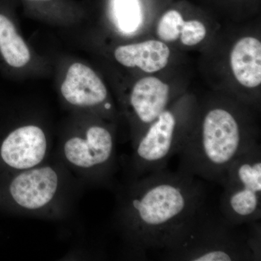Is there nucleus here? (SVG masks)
<instances>
[{"label": "nucleus", "instance_id": "obj_1", "mask_svg": "<svg viewBox=\"0 0 261 261\" xmlns=\"http://www.w3.org/2000/svg\"><path fill=\"white\" fill-rule=\"evenodd\" d=\"M206 205L200 178L166 168L118 187L113 224L130 257L142 260L174 247Z\"/></svg>", "mask_w": 261, "mask_h": 261}, {"label": "nucleus", "instance_id": "obj_2", "mask_svg": "<svg viewBox=\"0 0 261 261\" xmlns=\"http://www.w3.org/2000/svg\"><path fill=\"white\" fill-rule=\"evenodd\" d=\"M196 130L187 132L180 147L178 169L220 185L231 164L258 143L238 117L222 107L205 112Z\"/></svg>", "mask_w": 261, "mask_h": 261}, {"label": "nucleus", "instance_id": "obj_3", "mask_svg": "<svg viewBox=\"0 0 261 261\" xmlns=\"http://www.w3.org/2000/svg\"><path fill=\"white\" fill-rule=\"evenodd\" d=\"M241 226L231 224L207 205L196 217L183 238L161 258L179 261H257L261 260L259 221Z\"/></svg>", "mask_w": 261, "mask_h": 261}, {"label": "nucleus", "instance_id": "obj_4", "mask_svg": "<svg viewBox=\"0 0 261 261\" xmlns=\"http://www.w3.org/2000/svg\"><path fill=\"white\" fill-rule=\"evenodd\" d=\"M13 172L8 185L10 202L17 211L30 217L64 219L84 184L56 155Z\"/></svg>", "mask_w": 261, "mask_h": 261}, {"label": "nucleus", "instance_id": "obj_5", "mask_svg": "<svg viewBox=\"0 0 261 261\" xmlns=\"http://www.w3.org/2000/svg\"><path fill=\"white\" fill-rule=\"evenodd\" d=\"M116 149L112 130L93 123L65 136L56 156L83 183L108 185L116 172Z\"/></svg>", "mask_w": 261, "mask_h": 261}, {"label": "nucleus", "instance_id": "obj_6", "mask_svg": "<svg viewBox=\"0 0 261 261\" xmlns=\"http://www.w3.org/2000/svg\"><path fill=\"white\" fill-rule=\"evenodd\" d=\"M220 199V213L236 226L261 219V147L254 145L240 155L226 172Z\"/></svg>", "mask_w": 261, "mask_h": 261}, {"label": "nucleus", "instance_id": "obj_7", "mask_svg": "<svg viewBox=\"0 0 261 261\" xmlns=\"http://www.w3.org/2000/svg\"><path fill=\"white\" fill-rule=\"evenodd\" d=\"M178 117L172 110H165L149 123L132 145L128 178H137L164 169L177 154L187 132L179 128Z\"/></svg>", "mask_w": 261, "mask_h": 261}, {"label": "nucleus", "instance_id": "obj_8", "mask_svg": "<svg viewBox=\"0 0 261 261\" xmlns=\"http://www.w3.org/2000/svg\"><path fill=\"white\" fill-rule=\"evenodd\" d=\"M65 102L73 107L93 109L103 107L111 111L108 102V91L102 80L92 68L80 63L72 64L61 87Z\"/></svg>", "mask_w": 261, "mask_h": 261}, {"label": "nucleus", "instance_id": "obj_9", "mask_svg": "<svg viewBox=\"0 0 261 261\" xmlns=\"http://www.w3.org/2000/svg\"><path fill=\"white\" fill-rule=\"evenodd\" d=\"M169 99L168 84L155 77L149 76L135 84L128 103L139 123L147 126L167 109Z\"/></svg>", "mask_w": 261, "mask_h": 261}, {"label": "nucleus", "instance_id": "obj_10", "mask_svg": "<svg viewBox=\"0 0 261 261\" xmlns=\"http://www.w3.org/2000/svg\"><path fill=\"white\" fill-rule=\"evenodd\" d=\"M114 56L124 66L137 67L147 73H154L167 65L170 49L163 42L149 40L120 46L115 50Z\"/></svg>", "mask_w": 261, "mask_h": 261}, {"label": "nucleus", "instance_id": "obj_11", "mask_svg": "<svg viewBox=\"0 0 261 261\" xmlns=\"http://www.w3.org/2000/svg\"><path fill=\"white\" fill-rule=\"evenodd\" d=\"M236 80L244 87L255 88L261 83V44L253 37H245L233 47L230 57Z\"/></svg>", "mask_w": 261, "mask_h": 261}, {"label": "nucleus", "instance_id": "obj_12", "mask_svg": "<svg viewBox=\"0 0 261 261\" xmlns=\"http://www.w3.org/2000/svg\"><path fill=\"white\" fill-rule=\"evenodd\" d=\"M30 59L28 46L13 20L0 10V61L6 67L17 69L28 64Z\"/></svg>", "mask_w": 261, "mask_h": 261}, {"label": "nucleus", "instance_id": "obj_13", "mask_svg": "<svg viewBox=\"0 0 261 261\" xmlns=\"http://www.w3.org/2000/svg\"><path fill=\"white\" fill-rule=\"evenodd\" d=\"M113 12L118 27L123 32H135L142 21L138 0H113Z\"/></svg>", "mask_w": 261, "mask_h": 261}, {"label": "nucleus", "instance_id": "obj_14", "mask_svg": "<svg viewBox=\"0 0 261 261\" xmlns=\"http://www.w3.org/2000/svg\"><path fill=\"white\" fill-rule=\"evenodd\" d=\"M184 23L185 20L178 11L169 10L160 20L157 29L159 37L165 42L176 41L181 34Z\"/></svg>", "mask_w": 261, "mask_h": 261}, {"label": "nucleus", "instance_id": "obj_15", "mask_svg": "<svg viewBox=\"0 0 261 261\" xmlns=\"http://www.w3.org/2000/svg\"><path fill=\"white\" fill-rule=\"evenodd\" d=\"M206 35L205 25L198 20L185 21L181 30L182 44L194 46L203 40Z\"/></svg>", "mask_w": 261, "mask_h": 261}, {"label": "nucleus", "instance_id": "obj_16", "mask_svg": "<svg viewBox=\"0 0 261 261\" xmlns=\"http://www.w3.org/2000/svg\"><path fill=\"white\" fill-rule=\"evenodd\" d=\"M33 3H37V4H49V3H55L56 0H27Z\"/></svg>", "mask_w": 261, "mask_h": 261}]
</instances>
